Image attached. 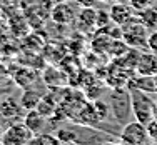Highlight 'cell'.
Listing matches in <instances>:
<instances>
[{"label": "cell", "mask_w": 157, "mask_h": 145, "mask_svg": "<svg viewBox=\"0 0 157 145\" xmlns=\"http://www.w3.org/2000/svg\"><path fill=\"white\" fill-rule=\"evenodd\" d=\"M130 107H132V115L136 120H139L145 125L151 120H154L155 102L149 97L147 92L130 87Z\"/></svg>", "instance_id": "6da1fadb"}, {"label": "cell", "mask_w": 157, "mask_h": 145, "mask_svg": "<svg viewBox=\"0 0 157 145\" xmlns=\"http://www.w3.org/2000/svg\"><path fill=\"white\" fill-rule=\"evenodd\" d=\"M119 142L125 143V145H145V143H151V139H149L145 124H142V122H139V120L124 124L122 130L119 132Z\"/></svg>", "instance_id": "7a4b0ae2"}, {"label": "cell", "mask_w": 157, "mask_h": 145, "mask_svg": "<svg viewBox=\"0 0 157 145\" xmlns=\"http://www.w3.org/2000/svg\"><path fill=\"white\" fill-rule=\"evenodd\" d=\"M122 37H124V42L127 45H130L132 48H139L144 45L147 48V28L142 22L137 18V15L129 22V24L122 25Z\"/></svg>", "instance_id": "3957f363"}, {"label": "cell", "mask_w": 157, "mask_h": 145, "mask_svg": "<svg viewBox=\"0 0 157 145\" xmlns=\"http://www.w3.org/2000/svg\"><path fill=\"white\" fill-rule=\"evenodd\" d=\"M33 137V132L24 122H13L9 127L3 130V137H2V143L3 145H25L30 143Z\"/></svg>", "instance_id": "277c9868"}, {"label": "cell", "mask_w": 157, "mask_h": 145, "mask_svg": "<svg viewBox=\"0 0 157 145\" xmlns=\"http://www.w3.org/2000/svg\"><path fill=\"white\" fill-rule=\"evenodd\" d=\"M112 112L117 117L119 122L127 124V118L132 113V107H130V92H124L121 88L112 92Z\"/></svg>", "instance_id": "5b68a950"}, {"label": "cell", "mask_w": 157, "mask_h": 145, "mask_svg": "<svg viewBox=\"0 0 157 145\" xmlns=\"http://www.w3.org/2000/svg\"><path fill=\"white\" fill-rule=\"evenodd\" d=\"M109 13H110L112 24L117 25V27H122V25L129 24L136 17V10L129 3H119V2L112 3V7L109 9Z\"/></svg>", "instance_id": "8992f818"}, {"label": "cell", "mask_w": 157, "mask_h": 145, "mask_svg": "<svg viewBox=\"0 0 157 145\" xmlns=\"http://www.w3.org/2000/svg\"><path fill=\"white\" fill-rule=\"evenodd\" d=\"M70 3L72 2H65V0L55 3L54 9H52V20L60 24V25H67V24L75 20L77 13L74 12V7Z\"/></svg>", "instance_id": "52a82bcc"}, {"label": "cell", "mask_w": 157, "mask_h": 145, "mask_svg": "<svg viewBox=\"0 0 157 145\" xmlns=\"http://www.w3.org/2000/svg\"><path fill=\"white\" fill-rule=\"evenodd\" d=\"M136 72H137V75L155 77L157 75V54H154V52L140 54L137 65H136Z\"/></svg>", "instance_id": "ba28073f"}, {"label": "cell", "mask_w": 157, "mask_h": 145, "mask_svg": "<svg viewBox=\"0 0 157 145\" xmlns=\"http://www.w3.org/2000/svg\"><path fill=\"white\" fill-rule=\"evenodd\" d=\"M24 124L27 125V127L33 132V135H35V133L44 132L45 124H47V117H44L37 109H32V110H27V113H25V117H24Z\"/></svg>", "instance_id": "9c48e42d"}, {"label": "cell", "mask_w": 157, "mask_h": 145, "mask_svg": "<svg viewBox=\"0 0 157 145\" xmlns=\"http://www.w3.org/2000/svg\"><path fill=\"white\" fill-rule=\"evenodd\" d=\"M22 109H24V107L13 99H7L0 103V113H2V117H5L7 120L18 118L22 115Z\"/></svg>", "instance_id": "30bf717a"}, {"label": "cell", "mask_w": 157, "mask_h": 145, "mask_svg": "<svg viewBox=\"0 0 157 145\" xmlns=\"http://www.w3.org/2000/svg\"><path fill=\"white\" fill-rule=\"evenodd\" d=\"M137 18L145 25L147 30H155L157 28V7L152 5L149 9L142 10V12H136Z\"/></svg>", "instance_id": "8fae6325"}, {"label": "cell", "mask_w": 157, "mask_h": 145, "mask_svg": "<svg viewBox=\"0 0 157 145\" xmlns=\"http://www.w3.org/2000/svg\"><path fill=\"white\" fill-rule=\"evenodd\" d=\"M130 87H136L139 90H144L147 94H154L157 92V84L154 77H149V75H139L137 79L132 80V85Z\"/></svg>", "instance_id": "7c38bea8"}, {"label": "cell", "mask_w": 157, "mask_h": 145, "mask_svg": "<svg viewBox=\"0 0 157 145\" xmlns=\"http://www.w3.org/2000/svg\"><path fill=\"white\" fill-rule=\"evenodd\" d=\"M40 100H42V94H39L37 90H25L20 97V105L25 110H32L37 109Z\"/></svg>", "instance_id": "4fadbf2b"}, {"label": "cell", "mask_w": 157, "mask_h": 145, "mask_svg": "<svg viewBox=\"0 0 157 145\" xmlns=\"http://www.w3.org/2000/svg\"><path fill=\"white\" fill-rule=\"evenodd\" d=\"M95 18H97V10L94 7H89V9H82L77 15V22L80 25H87V27H92L95 25Z\"/></svg>", "instance_id": "5bb4252c"}, {"label": "cell", "mask_w": 157, "mask_h": 145, "mask_svg": "<svg viewBox=\"0 0 157 145\" xmlns=\"http://www.w3.org/2000/svg\"><path fill=\"white\" fill-rule=\"evenodd\" d=\"M57 135H52V133H47V132H40V133H35L30 140V145H59Z\"/></svg>", "instance_id": "9a60e30c"}, {"label": "cell", "mask_w": 157, "mask_h": 145, "mask_svg": "<svg viewBox=\"0 0 157 145\" xmlns=\"http://www.w3.org/2000/svg\"><path fill=\"white\" fill-rule=\"evenodd\" d=\"M57 139L60 143H74V142H78V137L75 132L72 130H65V128H60L57 130Z\"/></svg>", "instance_id": "2e32d148"}, {"label": "cell", "mask_w": 157, "mask_h": 145, "mask_svg": "<svg viewBox=\"0 0 157 145\" xmlns=\"http://www.w3.org/2000/svg\"><path fill=\"white\" fill-rule=\"evenodd\" d=\"M155 2L157 0H129V5L132 7L136 12H142V10L155 5Z\"/></svg>", "instance_id": "e0dca14e"}, {"label": "cell", "mask_w": 157, "mask_h": 145, "mask_svg": "<svg viewBox=\"0 0 157 145\" xmlns=\"http://www.w3.org/2000/svg\"><path fill=\"white\" fill-rule=\"evenodd\" d=\"M110 13L109 10H97V18H95V25L97 27H107V24H110Z\"/></svg>", "instance_id": "ac0fdd59"}, {"label": "cell", "mask_w": 157, "mask_h": 145, "mask_svg": "<svg viewBox=\"0 0 157 145\" xmlns=\"http://www.w3.org/2000/svg\"><path fill=\"white\" fill-rule=\"evenodd\" d=\"M145 127H147V133H149V139H151V143H157V118L151 120Z\"/></svg>", "instance_id": "d6986e66"}, {"label": "cell", "mask_w": 157, "mask_h": 145, "mask_svg": "<svg viewBox=\"0 0 157 145\" xmlns=\"http://www.w3.org/2000/svg\"><path fill=\"white\" fill-rule=\"evenodd\" d=\"M147 48L151 52H154V54H157V28L147 35Z\"/></svg>", "instance_id": "ffe728a7"}, {"label": "cell", "mask_w": 157, "mask_h": 145, "mask_svg": "<svg viewBox=\"0 0 157 145\" xmlns=\"http://www.w3.org/2000/svg\"><path fill=\"white\" fill-rule=\"evenodd\" d=\"M99 0H75L77 5H80L82 9H89V7H95V3Z\"/></svg>", "instance_id": "44dd1931"}, {"label": "cell", "mask_w": 157, "mask_h": 145, "mask_svg": "<svg viewBox=\"0 0 157 145\" xmlns=\"http://www.w3.org/2000/svg\"><path fill=\"white\" fill-rule=\"evenodd\" d=\"M2 137H3V128H2V125H0V143H2Z\"/></svg>", "instance_id": "7402d4cb"}, {"label": "cell", "mask_w": 157, "mask_h": 145, "mask_svg": "<svg viewBox=\"0 0 157 145\" xmlns=\"http://www.w3.org/2000/svg\"><path fill=\"white\" fill-rule=\"evenodd\" d=\"M114 2H119V3H129V0H114Z\"/></svg>", "instance_id": "603a6c76"}, {"label": "cell", "mask_w": 157, "mask_h": 145, "mask_svg": "<svg viewBox=\"0 0 157 145\" xmlns=\"http://www.w3.org/2000/svg\"><path fill=\"white\" fill-rule=\"evenodd\" d=\"M99 2H104V3H114V0H99Z\"/></svg>", "instance_id": "cb8c5ba5"}, {"label": "cell", "mask_w": 157, "mask_h": 145, "mask_svg": "<svg viewBox=\"0 0 157 145\" xmlns=\"http://www.w3.org/2000/svg\"><path fill=\"white\" fill-rule=\"evenodd\" d=\"M154 118H157V103H155V110H154Z\"/></svg>", "instance_id": "d4e9b609"}, {"label": "cell", "mask_w": 157, "mask_h": 145, "mask_svg": "<svg viewBox=\"0 0 157 145\" xmlns=\"http://www.w3.org/2000/svg\"><path fill=\"white\" fill-rule=\"evenodd\" d=\"M65 2H75V0H65Z\"/></svg>", "instance_id": "484cf974"}, {"label": "cell", "mask_w": 157, "mask_h": 145, "mask_svg": "<svg viewBox=\"0 0 157 145\" xmlns=\"http://www.w3.org/2000/svg\"><path fill=\"white\" fill-rule=\"evenodd\" d=\"M154 79H155V84H157V75H155V77H154Z\"/></svg>", "instance_id": "4316f807"}]
</instances>
